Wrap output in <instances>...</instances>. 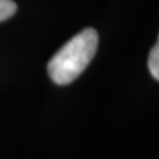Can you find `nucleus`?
Masks as SVG:
<instances>
[{
    "instance_id": "7ed1b4c3",
    "label": "nucleus",
    "mask_w": 159,
    "mask_h": 159,
    "mask_svg": "<svg viewBox=\"0 0 159 159\" xmlns=\"http://www.w3.org/2000/svg\"><path fill=\"white\" fill-rule=\"evenodd\" d=\"M16 3L12 0H0V21L12 17L16 12Z\"/></svg>"
},
{
    "instance_id": "f257e3e1",
    "label": "nucleus",
    "mask_w": 159,
    "mask_h": 159,
    "mask_svg": "<svg viewBox=\"0 0 159 159\" xmlns=\"http://www.w3.org/2000/svg\"><path fill=\"white\" fill-rule=\"evenodd\" d=\"M98 47L96 29L86 28L77 33L48 62V73L57 85L74 81L90 64Z\"/></svg>"
},
{
    "instance_id": "f03ea898",
    "label": "nucleus",
    "mask_w": 159,
    "mask_h": 159,
    "mask_svg": "<svg viewBox=\"0 0 159 159\" xmlns=\"http://www.w3.org/2000/svg\"><path fill=\"white\" fill-rule=\"evenodd\" d=\"M148 70L151 76L159 81V36L157 40V44L151 48L150 54H148Z\"/></svg>"
}]
</instances>
